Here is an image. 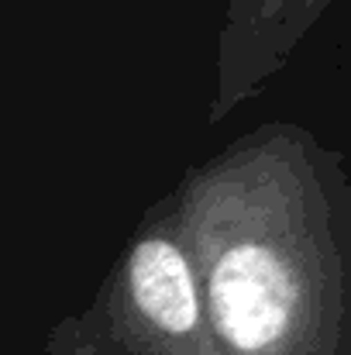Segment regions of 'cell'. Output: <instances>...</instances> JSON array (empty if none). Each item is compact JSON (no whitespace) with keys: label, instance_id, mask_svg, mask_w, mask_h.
Segmentation results:
<instances>
[{"label":"cell","instance_id":"3957f363","mask_svg":"<svg viewBox=\"0 0 351 355\" xmlns=\"http://www.w3.org/2000/svg\"><path fill=\"white\" fill-rule=\"evenodd\" d=\"M334 0H228L217 28L207 121L231 118L289 62Z\"/></svg>","mask_w":351,"mask_h":355},{"label":"cell","instance_id":"7a4b0ae2","mask_svg":"<svg viewBox=\"0 0 351 355\" xmlns=\"http://www.w3.org/2000/svg\"><path fill=\"white\" fill-rule=\"evenodd\" d=\"M83 318L117 355H214L200 266L172 193L141 214Z\"/></svg>","mask_w":351,"mask_h":355},{"label":"cell","instance_id":"277c9868","mask_svg":"<svg viewBox=\"0 0 351 355\" xmlns=\"http://www.w3.org/2000/svg\"><path fill=\"white\" fill-rule=\"evenodd\" d=\"M38 355H117L114 349H107L93 328L87 324L83 311L76 314H66L52 324V331L45 335V345Z\"/></svg>","mask_w":351,"mask_h":355},{"label":"cell","instance_id":"6da1fadb","mask_svg":"<svg viewBox=\"0 0 351 355\" xmlns=\"http://www.w3.org/2000/svg\"><path fill=\"white\" fill-rule=\"evenodd\" d=\"M214 355H351V176L338 148L265 121L169 190Z\"/></svg>","mask_w":351,"mask_h":355}]
</instances>
